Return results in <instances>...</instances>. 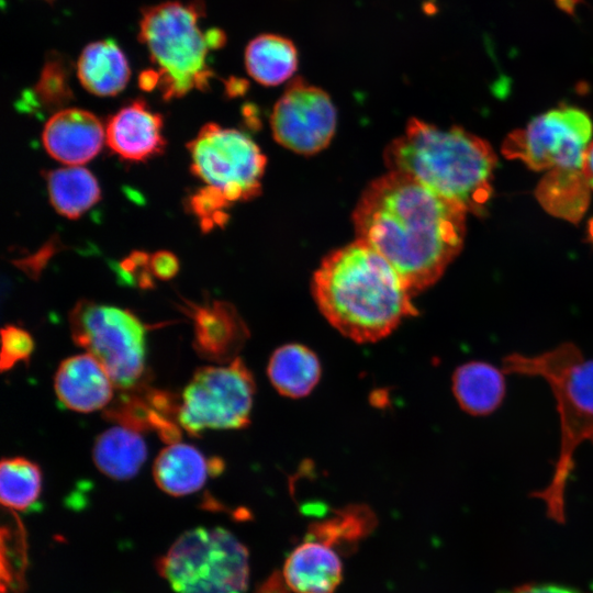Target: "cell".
I'll list each match as a JSON object with an SVG mask.
<instances>
[{
	"mask_svg": "<svg viewBox=\"0 0 593 593\" xmlns=\"http://www.w3.org/2000/svg\"><path fill=\"white\" fill-rule=\"evenodd\" d=\"M592 131V121L585 111L563 105L510 133L503 142L502 153L536 171L556 167L581 168Z\"/></svg>",
	"mask_w": 593,
	"mask_h": 593,
	"instance_id": "cell-10",
	"label": "cell"
},
{
	"mask_svg": "<svg viewBox=\"0 0 593 593\" xmlns=\"http://www.w3.org/2000/svg\"><path fill=\"white\" fill-rule=\"evenodd\" d=\"M157 570L175 593H245L249 555L227 529L198 527L174 541Z\"/></svg>",
	"mask_w": 593,
	"mask_h": 593,
	"instance_id": "cell-6",
	"label": "cell"
},
{
	"mask_svg": "<svg viewBox=\"0 0 593 593\" xmlns=\"http://www.w3.org/2000/svg\"><path fill=\"white\" fill-rule=\"evenodd\" d=\"M77 75L86 90L109 97L125 88L131 71L119 45L113 40H102L83 48L78 59Z\"/></svg>",
	"mask_w": 593,
	"mask_h": 593,
	"instance_id": "cell-19",
	"label": "cell"
},
{
	"mask_svg": "<svg viewBox=\"0 0 593 593\" xmlns=\"http://www.w3.org/2000/svg\"><path fill=\"white\" fill-rule=\"evenodd\" d=\"M76 345L96 358L119 389H130L145 371V328L130 311L81 300L69 313Z\"/></svg>",
	"mask_w": 593,
	"mask_h": 593,
	"instance_id": "cell-7",
	"label": "cell"
},
{
	"mask_svg": "<svg viewBox=\"0 0 593 593\" xmlns=\"http://www.w3.org/2000/svg\"><path fill=\"white\" fill-rule=\"evenodd\" d=\"M282 575L292 593H334L343 580V562L332 547L306 539L286 559Z\"/></svg>",
	"mask_w": 593,
	"mask_h": 593,
	"instance_id": "cell-15",
	"label": "cell"
},
{
	"mask_svg": "<svg viewBox=\"0 0 593 593\" xmlns=\"http://www.w3.org/2000/svg\"><path fill=\"white\" fill-rule=\"evenodd\" d=\"M1 371L11 369L19 361H27L33 349L34 340L23 328L7 325L1 329Z\"/></svg>",
	"mask_w": 593,
	"mask_h": 593,
	"instance_id": "cell-27",
	"label": "cell"
},
{
	"mask_svg": "<svg viewBox=\"0 0 593 593\" xmlns=\"http://www.w3.org/2000/svg\"><path fill=\"white\" fill-rule=\"evenodd\" d=\"M215 470L195 447L171 443L156 457L153 477L165 493L184 496L199 491Z\"/></svg>",
	"mask_w": 593,
	"mask_h": 593,
	"instance_id": "cell-16",
	"label": "cell"
},
{
	"mask_svg": "<svg viewBox=\"0 0 593 593\" xmlns=\"http://www.w3.org/2000/svg\"><path fill=\"white\" fill-rule=\"evenodd\" d=\"M163 119L143 100L121 108L108 122L105 141L109 147L126 160L143 161L163 153Z\"/></svg>",
	"mask_w": 593,
	"mask_h": 593,
	"instance_id": "cell-14",
	"label": "cell"
},
{
	"mask_svg": "<svg viewBox=\"0 0 593 593\" xmlns=\"http://www.w3.org/2000/svg\"><path fill=\"white\" fill-rule=\"evenodd\" d=\"M591 188L581 168L550 169L536 188V198L551 215L577 223L590 203Z\"/></svg>",
	"mask_w": 593,
	"mask_h": 593,
	"instance_id": "cell-20",
	"label": "cell"
},
{
	"mask_svg": "<svg viewBox=\"0 0 593 593\" xmlns=\"http://www.w3.org/2000/svg\"><path fill=\"white\" fill-rule=\"evenodd\" d=\"M389 171L405 174L467 212L483 214L497 159L483 138L411 119L384 152Z\"/></svg>",
	"mask_w": 593,
	"mask_h": 593,
	"instance_id": "cell-3",
	"label": "cell"
},
{
	"mask_svg": "<svg viewBox=\"0 0 593 593\" xmlns=\"http://www.w3.org/2000/svg\"><path fill=\"white\" fill-rule=\"evenodd\" d=\"M48 195L54 209L69 219H77L100 200L94 176L80 166L51 170L46 175Z\"/></svg>",
	"mask_w": 593,
	"mask_h": 593,
	"instance_id": "cell-23",
	"label": "cell"
},
{
	"mask_svg": "<svg viewBox=\"0 0 593 593\" xmlns=\"http://www.w3.org/2000/svg\"><path fill=\"white\" fill-rule=\"evenodd\" d=\"M68 67L59 56L48 57L33 89V98L46 110H60L72 98Z\"/></svg>",
	"mask_w": 593,
	"mask_h": 593,
	"instance_id": "cell-26",
	"label": "cell"
},
{
	"mask_svg": "<svg viewBox=\"0 0 593 593\" xmlns=\"http://www.w3.org/2000/svg\"><path fill=\"white\" fill-rule=\"evenodd\" d=\"M555 4L559 10L564 12L568 15H574L575 8L582 0H553Z\"/></svg>",
	"mask_w": 593,
	"mask_h": 593,
	"instance_id": "cell-33",
	"label": "cell"
},
{
	"mask_svg": "<svg viewBox=\"0 0 593 593\" xmlns=\"http://www.w3.org/2000/svg\"><path fill=\"white\" fill-rule=\"evenodd\" d=\"M312 290L326 321L357 343L380 340L417 314L413 294L399 273L359 239L324 258Z\"/></svg>",
	"mask_w": 593,
	"mask_h": 593,
	"instance_id": "cell-2",
	"label": "cell"
},
{
	"mask_svg": "<svg viewBox=\"0 0 593 593\" xmlns=\"http://www.w3.org/2000/svg\"><path fill=\"white\" fill-rule=\"evenodd\" d=\"M502 362L505 373L542 378L556 399L559 454L550 482L535 496L545 503L551 518L561 522L574 454L581 444H593V359L585 358L577 345L567 342L537 355L510 354Z\"/></svg>",
	"mask_w": 593,
	"mask_h": 593,
	"instance_id": "cell-4",
	"label": "cell"
},
{
	"mask_svg": "<svg viewBox=\"0 0 593 593\" xmlns=\"http://www.w3.org/2000/svg\"><path fill=\"white\" fill-rule=\"evenodd\" d=\"M58 242L57 239L48 240L36 254L16 264L21 265L25 270L35 273L54 255L55 250L58 249Z\"/></svg>",
	"mask_w": 593,
	"mask_h": 593,
	"instance_id": "cell-29",
	"label": "cell"
},
{
	"mask_svg": "<svg viewBox=\"0 0 593 593\" xmlns=\"http://www.w3.org/2000/svg\"><path fill=\"white\" fill-rule=\"evenodd\" d=\"M590 234L593 237V220H592L591 225H590Z\"/></svg>",
	"mask_w": 593,
	"mask_h": 593,
	"instance_id": "cell-34",
	"label": "cell"
},
{
	"mask_svg": "<svg viewBox=\"0 0 593 593\" xmlns=\"http://www.w3.org/2000/svg\"><path fill=\"white\" fill-rule=\"evenodd\" d=\"M201 4L168 1L147 8L139 23V41L149 52L165 100L193 89L204 90L213 77L206 63L211 49L226 41L219 29L204 31Z\"/></svg>",
	"mask_w": 593,
	"mask_h": 593,
	"instance_id": "cell-5",
	"label": "cell"
},
{
	"mask_svg": "<svg viewBox=\"0 0 593 593\" xmlns=\"http://www.w3.org/2000/svg\"><path fill=\"white\" fill-rule=\"evenodd\" d=\"M148 269L158 279L168 280L178 272L179 262L172 253L159 250L149 257Z\"/></svg>",
	"mask_w": 593,
	"mask_h": 593,
	"instance_id": "cell-28",
	"label": "cell"
},
{
	"mask_svg": "<svg viewBox=\"0 0 593 593\" xmlns=\"http://www.w3.org/2000/svg\"><path fill=\"white\" fill-rule=\"evenodd\" d=\"M510 593H583L577 589L551 583L525 584L511 591Z\"/></svg>",
	"mask_w": 593,
	"mask_h": 593,
	"instance_id": "cell-30",
	"label": "cell"
},
{
	"mask_svg": "<svg viewBox=\"0 0 593 593\" xmlns=\"http://www.w3.org/2000/svg\"><path fill=\"white\" fill-rule=\"evenodd\" d=\"M147 458L144 438L132 427L116 425L102 432L94 441L92 459L100 472L113 480L134 478Z\"/></svg>",
	"mask_w": 593,
	"mask_h": 593,
	"instance_id": "cell-18",
	"label": "cell"
},
{
	"mask_svg": "<svg viewBox=\"0 0 593 593\" xmlns=\"http://www.w3.org/2000/svg\"><path fill=\"white\" fill-rule=\"evenodd\" d=\"M581 169L591 190H593V142L589 144L584 153Z\"/></svg>",
	"mask_w": 593,
	"mask_h": 593,
	"instance_id": "cell-32",
	"label": "cell"
},
{
	"mask_svg": "<svg viewBox=\"0 0 593 593\" xmlns=\"http://www.w3.org/2000/svg\"><path fill=\"white\" fill-rule=\"evenodd\" d=\"M335 127L336 110L328 94L301 78L289 85L271 114L275 139L298 154L311 155L324 149Z\"/></svg>",
	"mask_w": 593,
	"mask_h": 593,
	"instance_id": "cell-11",
	"label": "cell"
},
{
	"mask_svg": "<svg viewBox=\"0 0 593 593\" xmlns=\"http://www.w3.org/2000/svg\"><path fill=\"white\" fill-rule=\"evenodd\" d=\"M42 491L40 467L24 458H3L0 463V500L12 511H25L33 506Z\"/></svg>",
	"mask_w": 593,
	"mask_h": 593,
	"instance_id": "cell-25",
	"label": "cell"
},
{
	"mask_svg": "<svg viewBox=\"0 0 593 593\" xmlns=\"http://www.w3.org/2000/svg\"><path fill=\"white\" fill-rule=\"evenodd\" d=\"M466 212L412 177L389 171L362 192L353 222L357 239L379 253L415 294L433 286L460 253Z\"/></svg>",
	"mask_w": 593,
	"mask_h": 593,
	"instance_id": "cell-1",
	"label": "cell"
},
{
	"mask_svg": "<svg viewBox=\"0 0 593 593\" xmlns=\"http://www.w3.org/2000/svg\"><path fill=\"white\" fill-rule=\"evenodd\" d=\"M248 74L259 83L277 86L288 80L298 68V51L287 37L260 34L245 51Z\"/></svg>",
	"mask_w": 593,
	"mask_h": 593,
	"instance_id": "cell-22",
	"label": "cell"
},
{
	"mask_svg": "<svg viewBox=\"0 0 593 593\" xmlns=\"http://www.w3.org/2000/svg\"><path fill=\"white\" fill-rule=\"evenodd\" d=\"M377 518L366 505H349L332 517L310 525L309 537L339 553H350L374 528Z\"/></svg>",
	"mask_w": 593,
	"mask_h": 593,
	"instance_id": "cell-24",
	"label": "cell"
},
{
	"mask_svg": "<svg viewBox=\"0 0 593 593\" xmlns=\"http://www.w3.org/2000/svg\"><path fill=\"white\" fill-rule=\"evenodd\" d=\"M187 147L192 174L228 205L259 193L266 157L246 134L209 123Z\"/></svg>",
	"mask_w": 593,
	"mask_h": 593,
	"instance_id": "cell-9",
	"label": "cell"
},
{
	"mask_svg": "<svg viewBox=\"0 0 593 593\" xmlns=\"http://www.w3.org/2000/svg\"><path fill=\"white\" fill-rule=\"evenodd\" d=\"M503 369L485 362L469 361L452 376V392L459 406L473 416H485L502 404L505 392Z\"/></svg>",
	"mask_w": 593,
	"mask_h": 593,
	"instance_id": "cell-17",
	"label": "cell"
},
{
	"mask_svg": "<svg viewBox=\"0 0 593 593\" xmlns=\"http://www.w3.org/2000/svg\"><path fill=\"white\" fill-rule=\"evenodd\" d=\"M267 372L271 384L281 395L299 399L307 395L317 384L321 363L310 348L288 344L273 351Z\"/></svg>",
	"mask_w": 593,
	"mask_h": 593,
	"instance_id": "cell-21",
	"label": "cell"
},
{
	"mask_svg": "<svg viewBox=\"0 0 593 593\" xmlns=\"http://www.w3.org/2000/svg\"><path fill=\"white\" fill-rule=\"evenodd\" d=\"M114 383L101 363L90 354L66 358L54 377L58 401L67 409L91 413L110 404Z\"/></svg>",
	"mask_w": 593,
	"mask_h": 593,
	"instance_id": "cell-13",
	"label": "cell"
},
{
	"mask_svg": "<svg viewBox=\"0 0 593 593\" xmlns=\"http://www.w3.org/2000/svg\"><path fill=\"white\" fill-rule=\"evenodd\" d=\"M255 381L246 365L235 358L225 366L195 370L182 392L179 425L191 436L206 429H239L248 425Z\"/></svg>",
	"mask_w": 593,
	"mask_h": 593,
	"instance_id": "cell-8",
	"label": "cell"
},
{
	"mask_svg": "<svg viewBox=\"0 0 593 593\" xmlns=\"http://www.w3.org/2000/svg\"><path fill=\"white\" fill-rule=\"evenodd\" d=\"M256 593H292L282 573L275 571L258 588Z\"/></svg>",
	"mask_w": 593,
	"mask_h": 593,
	"instance_id": "cell-31",
	"label": "cell"
},
{
	"mask_svg": "<svg viewBox=\"0 0 593 593\" xmlns=\"http://www.w3.org/2000/svg\"><path fill=\"white\" fill-rule=\"evenodd\" d=\"M105 131L101 121L81 109L57 111L45 124L43 144L56 160L79 166L91 160L102 148Z\"/></svg>",
	"mask_w": 593,
	"mask_h": 593,
	"instance_id": "cell-12",
	"label": "cell"
}]
</instances>
